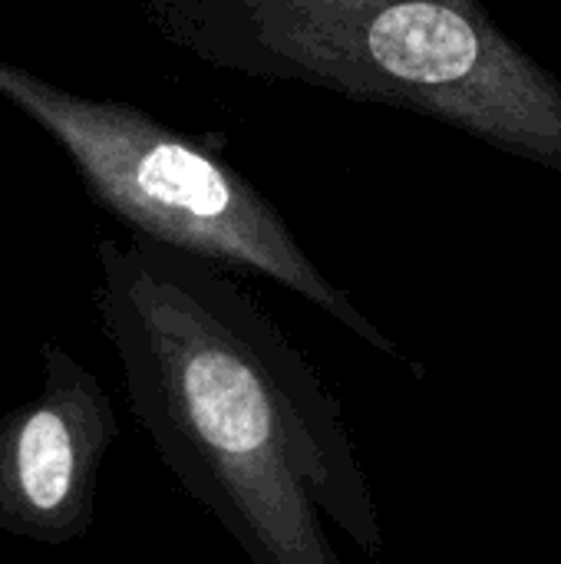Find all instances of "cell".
Instances as JSON below:
<instances>
[{
	"label": "cell",
	"instance_id": "obj_1",
	"mask_svg": "<svg viewBox=\"0 0 561 564\" xmlns=\"http://www.w3.org/2000/svg\"><path fill=\"white\" fill-rule=\"evenodd\" d=\"M96 307L132 416L248 564H341L324 519L380 542L341 403L225 268L99 238Z\"/></svg>",
	"mask_w": 561,
	"mask_h": 564
},
{
	"label": "cell",
	"instance_id": "obj_2",
	"mask_svg": "<svg viewBox=\"0 0 561 564\" xmlns=\"http://www.w3.org/2000/svg\"><path fill=\"white\" fill-rule=\"evenodd\" d=\"M185 56L410 109L561 165V89L479 0H136Z\"/></svg>",
	"mask_w": 561,
	"mask_h": 564
},
{
	"label": "cell",
	"instance_id": "obj_3",
	"mask_svg": "<svg viewBox=\"0 0 561 564\" xmlns=\"http://www.w3.org/2000/svg\"><path fill=\"white\" fill-rule=\"evenodd\" d=\"M0 96L66 152L86 192L136 235L274 281L377 350L397 354L304 251L278 205L218 152L139 106L69 93L3 56Z\"/></svg>",
	"mask_w": 561,
	"mask_h": 564
},
{
	"label": "cell",
	"instance_id": "obj_4",
	"mask_svg": "<svg viewBox=\"0 0 561 564\" xmlns=\"http://www.w3.org/2000/svg\"><path fill=\"white\" fill-rule=\"evenodd\" d=\"M40 390L0 416V532L63 549L96 522L119 416L99 377L56 340L40 347Z\"/></svg>",
	"mask_w": 561,
	"mask_h": 564
}]
</instances>
